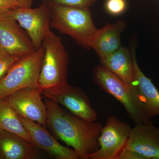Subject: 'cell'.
Instances as JSON below:
<instances>
[{
    "mask_svg": "<svg viewBox=\"0 0 159 159\" xmlns=\"http://www.w3.org/2000/svg\"><path fill=\"white\" fill-rule=\"evenodd\" d=\"M47 126L56 137L77 152L80 159L99 149L98 138L102 126L99 122H89L67 111L58 103L47 99Z\"/></svg>",
    "mask_w": 159,
    "mask_h": 159,
    "instance_id": "1",
    "label": "cell"
},
{
    "mask_svg": "<svg viewBox=\"0 0 159 159\" xmlns=\"http://www.w3.org/2000/svg\"><path fill=\"white\" fill-rule=\"evenodd\" d=\"M93 73L94 83L123 106L135 125L153 124L135 87L125 83L101 64L94 68Z\"/></svg>",
    "mask_w": 159,
    "mask_h": 159,
    "instance_id": "2",
    "label": "cell"
},
{
    "mask_svg": "<svg viewBox=\"0 0 159 159\" xmlns=\"http://www.w3.org/2000/svg\"><path fill=\"white\" fill-rule=\"evenodd\" d=\"M49 5L51 28L70 35L83 48L88 50L92 48L98 29L94 25L90 9Z\"/></svg>",
    "mask_w": 159,
    "mask_h": 159,
    "instance_id": "3",
    "label": "cell"
},
{
    "mask_svg": "<svg viewBox=\"0 0 159 159\" xmlns=\"http://www.w3.org/2000/svg\"><path fill=\"white\" fill-rule=\"evenodd\" d=\"M44 54L38 79L39 89L43 93L68 83L69 55L61 39L51 31L43 42Z\"/></svg>",
    "mask_w": 159,
    "mask_h": 159,
    "instance_id": "4",
    "label": "cell"
},
{
    "mask_svg": "<svg viewBox=\"0 0 159 159\" xmlns=\"http://www.w3.org/2000/svg\"><path fill=\"white\" fill-rule=\"evenodd\" d=\"M44 48L42 46L31 54L21 57L0 81V99L25 88L39 89Z\"/></svg>",
    "mask_w": 159,
    "mask_h": 159,
    "instance_id": "5",
    "label": "cell"
},
{
    "mask_svg": "<svg viewBox=\"0 0 159 159\" xmlns=\"http://www.w3.org/2000/svg\"><path fill=\"white\" fill-rule=\"evenodd\" d=\"M8 12L25 29L35 50L41 48L43 39L51 31V11L48 4L41 2L34 9L17 6Z\"/></svg>",
    "mask_w": 159,
    "mask_h": 159,
    "instance_id": "6",
    "label": "cell"
},
{
    "mask_svg": "<svg viewBox=\"0 0 159 159\" xmlns=\"http://www.w3.org/2000/svg\"><path fill=\"white\" fill-rule=\"evenodd\" d=\"M44 96L65 107L72 114L89 122H96V111L92 107L88 96L82 89L68 83L43 92Z\"/></svg>",
    "mask_w": 159,
    "mask_h": 159,
    "instance_id": "7",
    "label": "cell"
},
{
    "mask_svg": "<svg viewBox=\"0 0 159 159\" xmlns=\"http://www.w3.org/2000/svg\"><path fill=\"white\" fill-rule=\"evenodd\" d=\"M131 129L128 123L117 117H109L98 138L99 149L89 155L87 159H118L125 147Z\"/></svg>",
    "mask_w": 159,
    "mask_h": 159,
    "instance_id": "8",
    "label": "cell"
},
{
    "mask_svg": "<svg viewBox=\"0 0 159 159\" xmlns=\"http://www.w3.org/2000/svg\"><path fill=\"white\" fill-rule=\"evenodd\" d=\"M39 89H20L6 97L18 115L47 126V109L41 97Z\"/></svg>",
    "mask_w": 159,
    "mask_h": 159,
    "instance_id": "9",
    "label": "cell"
},
{
    "mask_svg": "<svg viewBox=\"0 0 159 159\" xmlns=\"http://www.w3.org/2000/svg\"><path fill=\"white\" fill-rule=\"evenodd\" d=\"M8 11L0 13V46L12 55L33 53L36 50L29 35Z\"/></svg>",
    "mask_w": 159,
    "mask_h": 159,
    "instance_id": "10",
    "label": "cell"
},
{
    "mask_svg": "<svg viewBox=\"0 0 159 159\" xmlns=\"http://www.w3.org/2000/svg\"><path fill=\"white\" fill-rule=\"evenodd\" d=\"M18 116L35 147L43 149L57 159H79L74 149L61 145L49 133L46 127L38 122Z\"/></svg>",
    "mask_w": 159,
    "mask_h": 159,
    "instance_id": "11",
    "label": "cell"
},
{
    "mask_svg": "<svg viewBox=\"0 0 159 159\" xmlns=\"http://www.w3.org/2000/svg\"><path fill=\"white\" fill-rule=\"evenodd\" d=\"M125 148L144 159H159V128L152 124H136L132 128Z\"/></svg>",
    "mask_w": 159,
    "mask_h": 159,
    "instance_id": "12",
    "label": "cell"
},
{
    "mask_svg": "<svg viewBox=\"0 0 159 159\" xmlns=\"http://www.w3.org/2000/svg\"><path fill=\"white\" fill-rule=\"evenodd\" d=\"M36 148L15 134L0 130V159H37Z\"/></svg>",
    "mask_w": 159,
    "mask_h": 159,
    "instance_id": "13",
    "label": "cell"
},
{
    "mask_svg": "<svg viewBox=\"0 0 159 159\" xmlns=\"http://www.w3.org/2000/svg\"><path fill=\"white\" fill-rule=\"evenodd\" d=\"M126 27L124 21L113 24H107L97 30L92 48L96 51L99 59L104 58L119 50L121 45L120 35Z\"/></svg>",
    "mask_w": 159,
    "mask_h": 159,
    "instance_id": "14",
    "label": "cell"
},
{
    "mask_svg": "<svg viewBox=\"0 0 159 159\" xmlns=\"http://www.w3.org/2000/svg\"><path fill=\"white\" fill-rule=\"evenodd\" d=\"M101 65L131 86L135 87L133 59L130 50L121 47L104 58L100 59Z\"/></svg>",
    "mask_w": 159,
    "mask_h": 159,
    "instance_id": "15",
    "label": "cell"
},
{
    "mask_svg": "<svg viewBox=\"0 0 159 159\" xmlns=\"http://www.w3.org/2000/svg\"><path fill=\"white\" fill-rule=\"evenodd\" d=\"M133 59L134 86L145 104L149 118L159 116V92L149 78L141 70L137 61L134 49L130 50Z\"/></svg>",
    "mask_w": 159,
    "mask_h": 159,
    "instance_id": "16",
    "label": "cell"
},
{
    "mask_svg": "<svg viewBox=\"0 0 159 159\" xmlns=\"http://www.w3.org/2000/svg\"><path fill=\"white\" fill-rule=\"evenodd\" d=\"M0 130L15 134L33 144L29 133L6 98L0 99Z\"/></svg>",
    "mask_w": 159,
    "mask_h": 159,
    "instance_id": "17",
    "label": "cell"
},
{
    "mask_svg": "<svg viewBox=\"0 0 159 159\" xmlns=\"http://www.w3.org/2000/svg\"><path fill=\"white\" fill-rule=\"evenodd\" d=\"M22 57L9 54L0 46V81L15 63Z\"/></svg>",
    "mask_w": 159,
    "mask_h": 159,
    "instance_id": "18",
    "label": "cell"
},
{
    "mask_svg": "<svg viewBox=\"0 0 159 159\" xmlns=\"http://www.w3.org/2000/svg\"><path fill=\"white\" fill-rule=\"evenodd\" d=\"M99 1L100 0H42V2L46 3L49 5L90 9L91 6Z\"/></svg>",
    "mask_w": 159,
    "mask_h": 159,
    "instance_id": "19",
    "label": "cell"
},
{
    "mask_svg": "<svg viewBox=\"0 0 159 159\" xmlns=\"http://www.w3.org/2000/svg\"><path fill=\"white\" fill-rule=\"evenodd\" d=\"M106 9L109 13L113 15L122 13L126 8L125 0H107Z\"/></svg>",
    "mask_w": 159,
    "mask_h": 159,
    "instance_id": "20",
    "label": "cell"
},
{
    "mask_svg": "<svg viewBox=\"0 0 159 159\" xmlns=\"http://www.w3.org/2000/svg\"><path fill=\"white\" fill-rule=\"evenodd\" d=\"M118 159H144V158L135 152L124 147L120 152Z\"/></svg>",
    "mask_w": 159,
    "mask_h": 159,
    "instance_id": "21",
    "label": "cell"
},
{
    "mask_svg": "<svg viewBox=\"0 0 159 159\" xmlns=\"http://www.w3.org/2000/svg\"><path fill=\"white\" fill-rule=\"evenodd\" d=\"M17 6H19L16 0H0V13H4Z\"/></svg>",
    "mask_w": 159,
    "mask_h": 159,
    "instance_id": "22",
    "label": "cell"
},
{
    "mask_svg": "<svg viewBox=\"0 0 159 159\" xmlns=\"http://www.w3.org/2000/svg\"><path fill=\"white\" fill-rule=\"evenodd\" d=\"M20 7L30 8L32 6L33 0H16Z\"/></svg>",
    "mask_w": 159,
    "mask_h": 159,
    "instance_id": "23",
    "label": "cell"
}]
</instances>
